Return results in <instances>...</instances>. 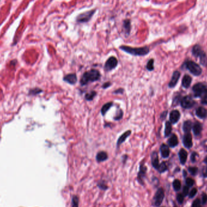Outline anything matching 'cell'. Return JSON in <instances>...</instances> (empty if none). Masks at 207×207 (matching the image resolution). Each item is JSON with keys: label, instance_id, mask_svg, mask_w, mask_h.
Returning a JSON list of instances; mask_svg holds the SVG:
<instances>
[{"label": "cell", "instance_id": "6da1fadb", "mask_svg": "<svg viewBox=\"0 0 207 207\" xmlns=\"http://www.w3.org/2000/svg\"><path fill=\"white\" fill-rule=\"evenodd\" d=\"M100 72L97 70L92 69L84 73L81 79L80 83L82 86H84L90 82H93L100 80Z\"/></svg>", "mask_w": 207, "mask_h": 207}, {"label": "cell", "instance_id": "7a4b0ae2", "mask_svg": "<svg viewBox=\"0 0 207 207\" xmlns=\"http://www.w3.org/2000/svg\"><path fill=\"white\" fill-rule=\"evenodd\" d=\"M120 49L123 51L133 56H145L147 55L150 49L147 46L142 47H131L127 45H121L119 47Z\"/></svg>", "mask_w": 207, "mask_h": 207}, {"label": "cell", "instance_id": "3957f363", "mask_svg": "<svg viewBox=\"0 0 207 207\" xmlns=\"http://www.w3.org/2000/svg\"><path fill=\"white\" fill-rule=\"evenodd\" d=\"M194 95L196 97H201L207 95V87L202 83H198L194 85L193 87Z\"/></svg>", "mask_w": 207, "mask_h": 207}, {"label": "cell", "instance_id": "277c9868", "mask_svg": "<svg viewBox=\"0 0 207 207\" xmlns=\"http://www.w3.org/2000/svg\"><path fill=\"white\" fill-rule=\"evenodd\" d=\"M95 12L96 10L94 9L83 12L76 17V22L79 23H84L89 21L94 15Z\"/></svg>", "mask_w": 207, "mask_h": 207}, {"label": "cell", "instance_id": "5b68a950", "mask_svg": "<svg viewBox=\"0 0 207 207\" xmlns=\"http://www.w3.org/2000/svg\"><path fill=\"white\" fill-rule=\"evenodd\" d=\"M185 65H186L187 68L194 75L199 76L201 74L202 69H201V67L196 63H194L193 61H187Z\"/></svg>", "mask_w": 207, "mask_h": 207}, {"label": "cell", "instance_id": "8992f818", "mask_svg": "<svg viewBox=\"0 0 207 207\" xmlns=\"http://www.w3.org/2000/svg\"><path fill=\"white\" fill-rule=\"evenodd\" d=\"M164 196H165V194H164V191L163 188H159L157 190L155 195L153 198V204L155 206H159L163 202Z\"/></svg>", "mask_w": 207, "mask_h": 207}, {"label": "cell", "instance_id": "52a82bcc", "mask_svg": "<svg viewBox=\"0 0 207 207\" xmlns=\"http://www.w3.org/2000/svg\"><path fill=\"white\" fill-rule=\"evenodd\" d=\"M147 168L145 167L144 162L142 161L140 164L139 171L138 174V181L142 185H144V180L146 176V173H147Z\"/></svg>", "mask_w": 207, "mask_h": 207}, {"label": "cell", "instance_id": "ba28073f", "mask_svg": "<svg viewBox=\"0 0 207 207\" xmlns=\"http://www.w3.org/2000/svg\"><path fill=\"white\" fill-rule=\"evenodd\" d=\"M118 66V59L115 56L110 57L105 63L104 69L107 71H110L115 69Z\"/></svg>", "mask_w": 207, "mask_h": 207}, {"label": "cell", "instance_id": "9c48e42d", "mask_svg": "<svg viewBox=\"0 0 207 207\" xmlns=\"http://www.w3.org/2000/svg\"><path fill=\"white\" fill-rule=\"evenodd\" d=\"M194 105V101L191 96H186L182 98L181 101V105L184 108H190Z\"/></svg>", "mask_w": 207, "mask_h": 207}, {"label": "cell", "instance_id": "30bf717a", "mask_svg": "<svg viewBox=\"0 0 207 207\" xmlns=\"http://www.w3.org/2000/svg\"><path fill=\"white\" fill-rule=\"evenodd\" d=\"M183 144L185 147L188 149H190L193 146V141H192V136L191 135L188 133H186L185 135L184 136L183 139Z\"/></svg>", "mask_w": 207, "mask_h": 207}, {"label": "cell", "instance_id": "8fae6325", "mask_svg": "<svg viewBox=\"0 0 207 207\" xmlns=\"http://www.w3.org/2000/svg\"><path fill=\"white\" fill-rule=\"evenodd\" d=\"M64 81L65 82H66L68 84H70L71 85H74L77 82V76L76 75V74H68L67 75H66L64 78H63Z\"/></svg>", "mask_w": 207, "mask_h": 207}, {"label": "cell", "instance_id": "7c38bea8", "mask_svg": "<svg viewBox=\"0 0 207 207\" xmlns=\"http://www.w3.org/2000/svg\"><path fill=\"white\" fill-rule=\"evenodd\" d=\"M180 72L178 71H176L173 73L172 79L168 84V86L170 88H173L176 86V85L177 84V82L180 78Z\"/></svg>", "mask_w": 207, "mask_h": 207}, {"label": "cell", "instance_id": "4fadbf2b", "mask_svg": "<svg viewBox=\"0 0 207 207\" xmlns=\"http://www.w3.org/2000/svg\"><path fill=\"white\" fill-rule=\"evenodd\" d=\"M180 113L179 111L176 110H173L171 113L169 114V120H170V123L172 124H176L177 123V121L179 120L180 119Z\"/></svg>", "mask_w": 207, "mask_h": 207}, {"label": "cell", "instance_id": "5bb4252c", "mask_svg": "<svg viewBox=\"0 0 207 207\" xmlns=\"http://www.w3.org/2000/svg\"><path fill=\"white\" fill-rule=\"evenodd\" d=\"M192 53L194 56L199 58L205 54V53L202 49V47L199 45H195L193 47Z\"/></svg>", "mask_w": 207, "mask_h": 207}, {"label": "cell", "instance_id": "9a60e30c", "mask_svg": "<svg viewBox=\"0 0 207 207\" xmlns=\"http://www.w3.org/2000/svg\"><path fill=\"white\" fill-rule=\"evenodd\" d=\"M131 130L126 131L124 134H123V135L119 137V138L117 141V144H116L117 147H119L122 144L124 143L125 141V140L128 138V137L131 135Z\"/></svg>", "mask_w": 207, "mask_h": 207}, {"label": "cell", "instance_id": "2e32d148", "mask_svg": "<svg viewBox=\"0 0 207 207\" xmlns=\"http://www.w3.org/2000/svg\"><path fill=\"white\" fill-rule=\"evenodd\" d=\"M151 164L153 167L155 169H157L160 164L159 161V157H158V154L156 151H153L151 154Z\"/></svg>", "mask_w": 207, "mask_h": 207}, {"label": "cell", "instance_id": "e0dca14e", "mask_svg": "<svg viewBox=\"0 0 207 207\" xmlns=\"http://www.w3.org/2000/svg\"><path fill=\"white\" fill-rule=\"evenodd\" d=\"M196 114L201 119H204L207 116V110L202 107H200L196 109Z\"/></svg>", "mask_w": 207, "mask_h": 207}, {"label": "cell", "instance_id": "ac0fdd59", "mask_svg": "<svg viewBox=\"0 0 207 207\" xmlns=\"http://www.w3.org/2000/svg\"><path fill=\"white\" fill-rule=\"evenodd\" d=\"M168 144L170 147H175L178 144V139L176 135L173 134L168 140Z\"/></svg>", "mask_w": 207, "mask_h": 207}, {"label": "cell", "instance_id": "d6986e66", "mask_svg": "<svg viewBox=\"0 0 207 207\" xmlns=\"http://www.w3.org/2000/svg\"><path fill=\"white\" fill-rule=\"evenodd\" d=\"M123 30L126 35L130 34L131 30V21L130 19H127L123 21Z\"/></svg>", "mask_w": 207, "mask_h": 207}, {"label": "cell", "instance_id": "ffe728a7", "mask_svg": "<svg viewBox=\"0 0 207 207\" xmlns=\"http://www.w3.org/2000/svg\"><path fill=\"white\" fill-rule=\"evenodd\" d=\"M96 161L98 162H101L105 161L108 159V154L105 151H100L96 155Z\"/></svg>", "mask_w": 207, "mask_h": 207}, {"label": "cell", "instance_id": "44dd1931", "mask_svg": "<svg viewBox=\"0 0 207 207\" xmlns=\"http://www.w3.org/2000/svg\"><path fill=\"white\" fill-rule=\"evenodd\" d=\"M160 151H161V153L162 156L164 158H167L169 156V149L168 146L166 144H162L160 148Z\"/></svg>", "mask_w": 207, "mask_h": 207}, {"label": "cell", "instance_id": "7402d4cb", "mask_svg": "<svg viewBox=\"0 0 207 207\" xmlns=\"http://www.w3.org/2000/svg\"><path fill=\"white\" fill-rule=\"evenodd\" d=\"M187 152L184 149H181L179 153V159L182 164H185L187 159Z\"/></svg>", "mask_w": 207, "mask_h": 207}, {"label": "cell", "instance_id": "603a6c76", "mask_svg": "<svg viewBox=\"0 0 207 207\" xmlns=\"http://www.w3.org/2000/svg\"><path fill=\"white\" fill-rule=\"evenodd\" d=\"M191 78L189 76V75H185L182 79V86L185 88H188L190 86V84L191 83Z\"/></svg>", "mask_w": 207, "mask_h": 207}, {"label": "cell", "instance_id": "cb8c5ba5", "mask_svg": "<svg viewBox=\"0 0 207 207\" xmlns=\"http://www.w3.org/2000/svg\"><path fill=\"white\" fill-rule=\"evenodd\" d=\"M193 130L194 135H196V136L199 135L202 130V126L199 123H196V124H194V125H193Z\"/></svg>", "mask_w": 207, "mask_h": 207}, {"label": "cell", "instance_id": "d4e9b609", "mask_svg": "<svg viewBox=\"0 0 207 207\" xmlns=\"http://www.w3.org/2000/svg\"><path fill=\"white\" fill-rule=\"evenodd\" d=\"M112 106H113V102H107V103H106L105 104H104V105L102 107L101 110V112L102 115L103 116H104V115L107 113V112L109 110L110 108Z\"/></svg>", "mask_w": 207, "mask_h": 207}, {"label": "cell", "instance_id": "484cf974", "mask_svg": "<svg viewBox=\"0 0 207 207\" xmlns=\"http://www.w3.org/2000/svg\"><path fill=\"white\" fill-rule=\"evenodd\" d=\"M172 130V123L169 121H167L165 124V136L168 137L170 135Z\"/></svg>", "mask_w": 207, "mask_h": 207}, {"label": "cell", "instance_id": "4316f807", "mask_svg": "<svg viewBox=\"0 0 207 207\" xmlns=\"http://www.w3.org/2000/svg\"><path fill=\"white\" fill-rule=\"evenodd\" d=\"M192 128V123L190 120H187L184 123L183 130L185 133H188Z\"/></svg>", "mask_w": 207, "mask_h": 207}, {"label": "cell", "instance_id": "83f0119b", "mask_svg": "<svg viewBox=\"0 0 207 207\" xmlns=\"http://www.w3.org/2000/svg\"><path fill=\"white\" fill-rule=\"evenodd\" d=\"M96 95V92L95 91H92L89 93H87L85 96V98L87 101H92Z\"/></svg>", "mask_w": 207, "mask_h": 207}, {"label": "cell", "instance_id": "f1b7e54d", "mask_svg": "<svg viewBox=\"0 0 207 207\" xmlns=\"http://www.w3.org/2000/svg\"><path fill=\"white\" fill-rule=\"evenodd\" d=\"M167 169V166L165 162H163L161 164H160L159 165V167L157 168V170L161 173L165 172Z\"/></svg>", "mask_w": 207, "mask_h": 207}, {"label": "cell", "instance_id": "f546056e", "mask_svg": "<svg viewBox=\"0 0 207 207\" xmlns=\"http://www.w3.org/2000/svg\"><path fill=\"white\" fill-rule=\"evenodd\" d=\"M173 188L175 189V191H179L180 188H181V183H180V181L177 180V179H176L174 182H173Z\"/></svg>", "mask_w": 207, "mask_h": 207}, {"label": "cell", "instance_id": "4dcf8cb0", "mask_svg": "<svg viewBox=\"0 0 207 207\" xmlns=\"http://www.w3.org/2000/svg\"><path fill=\"white\" fill-rule=\"evenodd\" d=\"M146 68H147V69L149 71H152L154 69V59H151L149 61L147 64V66H146Z\"/></svg>", "mask_w": 207, "mask_h": 207}, {"label": "cell", "instance_id": "1f68e13d", "mask_svg": "<svg viewBox=\"0 0 207 207\" xmlns=\"http://www.w3.org/2000/svg\"><path fill=\"white\" fill-rule=\"evenodd\" d=\"M72 207H78L79 206V199L76 196H74L73 197L72 202H71Z\"/></svg>", "mask_w": 207, "mask_h": 207}, {"label": "cell", "instance_id": "d6a6232c", "mask_svg": "<svg viewBox=\"0 0 207 207\" xmlns=\"http://www.w3.org/2000/svg\"><path fill=\"white\" fill-rule=\"evenodd\" d=\"M200 58V63L202 65L206 66H207V58L206 56V54L203 55V56H202Z\"/></svg>", "mask_w": 207, "mask_h": 207}, {"label": "cell", "instance_id": "836d02e7", "mask_svg": "<svg viewBox=\"0 0 207 207\" xmlns=\"http://www.w3.org/2000/svg\"><path fill=\"white\" fill-rule=\"evenodd\" d=\"M41 92H42V90L40 89H32L30 91L29 94L35 95V94H38L40 93Z\"/></svg>", "mask_w": 207, "mask_h": 207}, {"label": "cell", "instance_id": "e575fe53", "mask_svg": "<svg viewBox=\"0 0 207 207\" xmlns=\"http://www.w3.org/2000/svg\"><path fill=\"white\" fill-rule=\"evenodd\" d=\"M191 207H201V202L199 199H196L192 203Z\"/></svg>", "mask_w": 207, "mask_h": 207}, {"label": "cell", "instance_id": "d590c367", "mask_svg": "<svg viewBox=\"0 0 207 207\" xmlns=\"http://www.w3.org/2000/svg\"><path fill=\"white\" fill-rule=\"evenodd\" d=\"M188 171L193 175H196L198 172V168L196 167H189Z\"/></svg>", "mask_w": 207, "mask_h": 207}, {"label": "cell", "instance_id": "8d00e7d4", "mask_svg": "<svg viewBox=\"0 0 207 207\" xmlns=\"http://www.w3.org/2000/svg\"><path fill=\"white\" fill-rule=\"evenodd\" d=\"M186 184L188 187H192L194 184V180L191 178H187L186 179Z\"/></svg>", "mask_w": 207, "mask_h": 207}, {"label": "cell", "instance_id": "74e56055", "mask_svg": "<svg viewBox=\"0 0 207 207\" xmlns=\"http://www.w3.org/2000/svg\"><path fill=\"white\" fill-rule=\"evenodd\" d=\"M184 195L183 194H177V202L179 203H182L184 202Z\"/></svg>", "mask_w": 207, "mask_h": 207}, {"label": "cell", "instance_id": "f35d334b", "mask_svg": "<svg viewBox=\"0 0 207 207\" xmlns=\"http://www.w3.org/2000/svg\"><path fill=\"white\" fill-rule=\"evenodd\" d=\"M196 193H197V189H196V188H193V189H192L191 191H190V193H189V197H190V198H194V196H195Z\"/></svg>", "mask_w": 207, "mask_h": 207}, {"label": "cell", "instance_id": "ab89813d", "mask_svg": "<svg viewBox=\"0 0 207 207\" xmlns=\"http://www.w3.org/2000/svg\"><path fill=\"white\" fill-rule=\"evenodd\" d=\"M123 112H122L121 110H119V113H117L116 115L114 117V119L116 120H119V119H120L122 118H123Z\"/></svg>", "mask_w": 207, "mask_h": 207}, {"label": "cell", "instance_id": "60d3db41", "mask_svg": "<svg viewBox=\"0 0 207 207\" xmlns=\"http://www.w3.org/2000/svg\"><path fill=\"white\" fill-rule=\"evenodd\" d=\"M98 186L101 190H107L108 188V187L107 186V185L105 184H104V182H100V183H98Z\"/></svg>", "mask_w": 207, "mask_h": 207}, {"label": "cell", "instance_id": "b9f144b4", "mask_svg": "<svg viewBox=\"0 0 207 207\" xmlns=\"http://www.w3.org/2000/svg\"><path fill=\"white\" fill-rule=\"evenodd\" d=\"M182 193H183L184 196H187L189 193V187L185 186L183 188V190H182Z\"/></svg>", "mask_w": 207, "mask_h": 207}, {"label": "cell", "instance_id": "7bdbcfd3", "mask_svg": "<svg viewBox=\"0 0 207 207\" xmlns=\"http://www.w3.org/2000/svg\"><path fill=\"white\" fill-rule=\"evenodd\" d=\"M207 202V195L205 193H203L202 196V203L205 204Z\"/></svg>", "mask_w": 207, "mask_h": 207}, {"label": "cell", "instance_id": "ee69618b", "mask_svg": "<svg viewBox=\"0 0 207 207\" xmlns=\"http://www.w3.org/2000/svg\"><path fill=\"white\" fill-rule=\"evenodd\" d=\"M111 85H112L111 82H105L104 84H103L102 87L103 89H107L108 87H109L110 86H111Z\"/></svg>", "mask_w": 207, "mask_h": 207}, {"label": "cell", "instance_id": "f6af8a7d", "mask_svg": "<svg viewBox=\"0 0 207 207\" xmlns=\"http://www.w3.org/2000/svg\"><path fill=\"white\" fill-rule=\"evenodd\" d=\"M201 103L204 105H207V95L202 97L201 99Z\"/></svg>", "mask_w": 207, "mask_h": 207}, {"label": "cell", "instance_id": "bcb514c9", "mask_svg": "<svg viewBox=\"0 0 207 207\" xmlns=\"http://www.w3.org/2000/svg\"><path fill=\"white\" fill-rule=\"evenodd\" d=\"M197 155H198L197 153H195V152H194L193 153H192L191 156V159L192 162H195V161H196V156Z\"/></svg>", "mask_w": 207, "mask_h": 207}, {"label": "cell", "instance_id": "7dc6e473", "mask_svg": "<svg viewBox=\"0 0 207 207\" xmlns=\"http://www.w3.org/2000/svg\"><path fill=\"white\" fill-rule=\"evenodd\" d=\"M123 92H124V90H123V89H118V90H115L113 93H114L115 94H118V93L122 94V93H123Z\"/></svg>", "mask_w": 207, "mask_h": 207}, {"label": "cell", "instance_id": "c3c4849f", "mask_svg": "<svg viewBox=\"0 0 207 207\" xmlns=\"http://www.w3.org/2000/svg\"><path fill=\"white\" fill-rule=\"evenodd\" d=\"M167 115V112H163V113L161 114V119H162V120H164V119L165 118Z\"/></svg>", "mask_w": 207, "mask_h": 207}, {"label": "cell", "instance_id": "681fc988", "mask_svg": "<svg viewBox=\"0 0 207 207\" xmlns=\"http://www.w3.org/2000/svg\"><path fill=\"white\" fill-rule=\"evenodd\" d=\"M203 175L204 177H207V167L204 169L203 172Z\"/></svg>", "mask_w": 207, "mask_h": 207}, {"label": "cell", "instance_id": "f907efd6", "mask_svg": "<svg viewBox=\"0 0 207 207\" xmlns=\"http://www.w3.org/2000/svg\"><path fill=\"white\" fill-rule=\"evenodd\" d=\"M204 162H205V163L207 164V156L205 157V160H204Z\"/></svg>", "mask_w": 207, "mask_h": 207}]
</instances>
